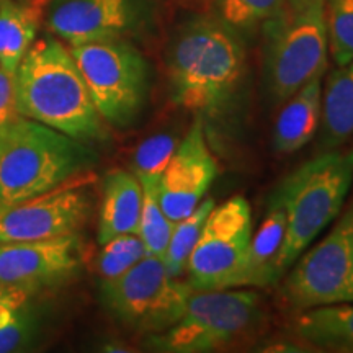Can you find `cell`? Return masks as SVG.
Segmentation results:
<instances>
[{
	"label": "cell",
	"instance_id": "cell-1",
	"mask_svg": "<svg viewBox=\"0 0 353 353\" xmlns=\"http://www.w3.org/2000/svg\"><path fill=\"white\" fill-rule=\"evenodd\" d=\"M165 63L170 100L201 120L206 134L239 123L249 68L237 30L219 17H190L172 34Z\"/></svg>",
	"mask_w": 353,
	"mask_h": 353
},
{
	"label": "cell",
	"instance_id": "cell-2",
	"mask_svg": "<svg viewBox=\"0 0 353 353\" xmlns=\"http://www.w3.org/2000/svg\"><path fill=\"white\" fill-rule=\"evenodd\" d=\"M15 99L21 117L70 138L83 143L107 138L76 59L54 38H41L26 51L15 72Z\"/></svg>",
	"mask_w": 353,
	"mask_h": 353
},
{
	"label": "cell",
	"instance_id": "cell-3",
	"mask_svg": "<svg viewBox=\"0 0 353 353\" xmlns=\"http://www.w3.org/2000/svg\"><path fill=\"white\" fill-rule=\"evenodd\" d=\"M94 162L87 143L19 114L0 131V205L50 192Z\"/></svg>",
	"mask_w": 353,
	"mask_h": 353
},
{
	"label": "cell",
	"instance_id": "cell-4",
	"mask_svg": "<svg viewBox=\"0 0 353 353\" xmlns=\"http://www.w3.org/2000/svg\"><path fill=\"white\" fill-rule=\"evenodd\" d=\"M353 182V152H322L290 174L275 195L286 211V231L276 260V278L301 257L341 213Z\"/></svg>",
	"mask_w": 353,
	"mask_h": 353
},
{
	"label": "cell",
	"instance_id": "cell-5",
	"mask_svg": "<svg viewBox=\"0 0 353 353\" xmlns=\"http://www.w3.org/2000/svg\"><path fill=\"white\" fill-rule=\"evenodd\" d=\"M263 322V309L255 291H193L183 316L161 334L148 339V347L167 353H206L239 342Z\"/></svg>",
	"mask_w": 353,
	"mask_h": 353
},
{
	"label": "cell",
	"instance_id": "cell-6",
	"mask_svg": "<svg viewBox=\"0 0 353 353\" xmlns=\"http://www.w3.org/2000/svg\"><path fill=\"white\" fill-rule=\"evenodd\" d=\"M103 121L126 128L138 120L149 92V65L125 39L70 46Z\"/></svg>",
	"mask_w": 353,
	"mask_h": 353
},
{
	"label": "cell",
	"instance_id": "cell-7",
	"mask_svg": "<svg viewBox=\"0 0 353 353\" xmlns=\"http://www.w3.org/2000/svg\"><path fill=\"white\" fill-rule=\"evenodd\" d=\"M193 288L172 276L156 255H145L123 275L101 281V301L121 324L161 334L183 316Z\"/></svg>",
	"mask_w": 353,
	"mask_h": 353
},
{
	"label": "cell",
	"instance_id": "cell-8",
	"mask_svg": "<svg viewBox=\"0 0 353 353\" xmlns=\"http://www.w3.org/2000/svg\"><path fill=\"white\" fill-rule=\"evenodd\" d=\"M265 87L273 103H285L299 88L327 69L329 34L325 6L290 12L265 26Z\"/></svg>",
	"mask_w": 353,
	"mask_h": 353
},
{
	"label": "cell",
	"instance_id": "cell-9",
	"mask_svg": "<svg viewBox=\"0 0 353 353\" xmlns=\"http://www.w3.org/2000/svg\"><path fill=\"white\" fill-rule=\"evenodd\" d=\"M250 239L252 214L244 196L214 205L185 265L193 291L242 286Z\"/></svg>",
	"mask_w": 353,
	"mask_h": 353
},
{
	"label": "cell",
	"instance_id": "cell-10",
	"mask_svg": "<svg viewBox=\"0 0 353 353\" xmlns=\"http://www.w3.org/2000/svg\"><path fill=\"white\" fill-rule=\"evenodd\" d=\"M293 265L281 286L291 311L353 303V206Z\"/></svg>",
	"mask_w": 353,
	"mask_h": 353
},
{
	"label": "cell",
	"instance_id": "cell-11",
	"mask_svg": "<svg viewBox=\"0 0 353 353\" xmlns=\"http://www.w3.org/2000/svg\"><path fill=\"white\" fill-rule=\"evenodd\" d=\"M95 175L82 172L50 192L0 205V244L32 242L74 234L88 219Z\"/></svg>",
	"mask_w": 353,
	"mask_h": 353
},
{
	"label": "cell",
	"instance_id": "cell-12",
	"mask_svg": "<svg viewBox=\"0 0 353 353\" xmlns=\"http://www.w3.org/2000/svg\"><path fill=\"white\" fill-rule=\"evenodd\" d=\"M48 28L70 46L123 39L149 15L148 0H51Z\"/></svg>",
	"mask_w": 353,
	"mask_h": 353
},
{
	"label": "cell",
	"instance_id": "cell-13",
	"mask_svg": "<svg viewBox=\"0 0 353 353\" xmlns=\"http://www.w3.org/2000/svg\"><path fill=\"white\" fill-rule=\"evenodd\" d=\"M218 175V164L211 154L205 126L195 118L192 128L159 180V203L167 218L176 223L200 205Z\"/></svg>",
	"mask_w": 353,
	"mask_h": 353
},
{
	"label": "cell",
	"instance_id": "cell-14",
	"mask_svg": "<svg viewBox=\"0 0 353 353\" xmlns=\"http://www.w3.org/2000/svg\"><path fill=\"white\" fill-rule=\"evenodd\" d=\"M81 265L76 232L44 241L0 244V285L25 291L69 278Z\"/></svg>",
	"mask_w": 353,
	"mask_h": 353
},
{
	"label": "cell",
	"instance_id": "cell-15",
	"mask_svg": "<svg viewBox=\"0 0 353 353\" xmlns=\"http://www.w3.org/2000/svg\"><path fill=\"white\" fill-rule=\"evenodd\" d=\"M143 187L134 174L113 169L105 175L99 218V244L114 236L138 231Z\"/></svg>",
	"mask_w": 353,
	"mask_h": 353
},
{
	"label": "cell",
	"instance_id": "cell-16",
	"mask_svg": "<svg viewBox=\"0 0 353 353\" xmlns=\"http://www.w3.org/2000/svg\"><path fill=\"white\" fill-rule=\"evenodd\" d=\"M322 76L314 77L286 100L273 130V149L293 154L314 138L321 123Z\"/></svg>",
	"mask_w": 353,
	"mask_h": 353
},
{
	"label": "cell",
	"instance_id": "cell-17",
	"mask_svg": "<svg viewBox=\"0 0 353 353\" xmlns=\"http://www.w3.org/2000/svg\"><path fill=\"white\" fill-rule=\"evenodd\" d=\"M293 332L319 350L353 353V303L299 311L294 317Z\"/></svg>",
	"mask_w": 353,
	"mask_h": 353
},
{
	"label": "cell",
	"instance_id": "cell-18",
	"mask_svg": "<svg viewBox=\"0 0 353 353\" xmlns=\"http://www.w3.org/2000/svg\"><path fill=\"white\" fill-rule=\"evenodd\" d=\"M286 231L283 203L273 193L262 226L250 239L249 254L242 276V286H263L276 283V260Z\"/></svg>",
	"mask_w": 353,
	"mask_h": 353
},
{
	"label": "cell",
	"instance_id": "cell-19",
	"mask_svg": "<svg viewBox=\"0 0 353 353\" xmlns=\"http://www.w3.org/2000/svg\"><path fill=\"white\" fill-rule=\"evenodd\" d=\"M321 151L329 152L353 136V61L330 72L321 101Z\"/></svg>",
	"mask_w": 353,
	"mask_h": 353
},
{
	"label": "cell",
	"instance_id": "cell-20",
	"mask_svg": "<svg viewBox=\"0 0 353 353\" xmlns=\"http://www.w3.org/2000/svg\"><path fill=\"white\" fill-rule=\"evenodd\" d=\"M41 12L32 3L0 0V68L15 74L37 37Z\"/></svg>",
	"mask_w": 353,
	"mask_h": 353
},
{
	"label": "cell",
	"instance_id": "cell-21",
	"mask_svg": "<svg viewBox=\"0 0 353 353\" xmlns=\"http://www.w3.org/2000/svg\"><path fill=\"white\" fill-rule=\"evenodd\" d=\"M143 187V206H141L139 224L136 234L141 237L149 255L162 257L169 244L174 223L167 218L161 203H159V180L157 175L138 176Z\"/></svg>",
	"mask_w": 353,
	"mask_h": 353
},
{
	"label": "cell",
	"instance_id": "cell-22",
	"mask_svg": "<svg viewBox=\"0 0 353 353\" xmlns=\"http://www.w3.org/2000/svg\"><path fill=\"white\" fill-rule=\"evenodd\" d=\"M218 17L237 32L268 26L288 15L286 0H213Z\"/></svg>",
	"mask_w": 353,
	"mask_h": 353
},
{
	"label": "cell",
	"instance_id": "cell-23",
	"mask_svg": "<svg viewBox=\"0 0 353 353\" xmlns=\"http://www.w3.org/2000/svg\"><path fill=\"white\" fill-rule=\"evenodd\" d=\"M213 208L214 200L206 198V200L200 201V205L188 216L174 223L169 244H167L164 255L161 257L172 276L179 278L185 272V265H187L190 254H192L193 247L200 237L203 224H205Z\"/></svg>",
	"mask_w": 353,
	"mask_h": 353
},
{
	"label": "cell",
	"instance_id": "cell-24",
	"mask_svg": "<svg viewBox=\"0 0 353 353\" xmlns=\"http://www.w3.org/2000/svg\"><path fill=\"white\" fill-rule=\"evenodd\" d=\"M145 247L136 232H126L114 236L101 244V250L97 259V270L101 280H112L130 270L141 259L145 257Z\"/></svg>",
	"mask_w": 353,
	"mask_h": 353
},
{
	"label": "cell",
	"instance_id": "cell-25",
	"mask_svg": "<svg viewBox=\"0 0 353 353\" xmlns=\"http://www.w3.org/2000/svg\"><path fill=\"white\" fill-rule=\"evenodd\" d=\"M329 46L337 65L353 61V0H327L325 3Z\"/></svg>",
	"mask_w": 353,
	"mask_h": 353
},
{
	"label": "cell",
	"instance_id": "cell-26",
	"mask_svg": "<svg viewBox=\"0 0 353 353\" xmlns=\"http://www.w3.org/2000/svg\"><path fill=\"white\" fill-rule=\"evenodd\" d=\"M175 151V138L169 134H159L144 141L134 154V175H157L169 164Z\"/></svg>",
	"mask_w": 353,
	"mask_h": 353
},
{
	"label": "cell",
	"instance_id": "cell-27",
	"mask_svg": "<svg viewBox=\"0 0 353 353\" xmlns=\"http://www.w3.org/2000/svg\"><path fill=\"white\" fill-rule=\"evenodd\" d=\"M19 114L15 99V74L0 68V131Z\"/></svg>",
	"mask_w": 353,
	"mask_h": 353
},
{
	"label": "cell",
	"instance_id": "cell-28",
	"mask_svg": "<svg viewBox=\"0 0 353 353\" xmlns=\"http://www.w3.org/2000/svg\"><path fill=\"white\" fill-rule=\"evenodd\" d=\"M26 321L21 316V311L7 324L0 325V353L12 352L25 342Z\"/></svg>",
	"mask_w": 353,
	"mask_h": 353
},
{
	"label": "cell",
	"instance_id": "cell-29",
	"mask_svg": "<svg viewBox=\"0 0 353 353\" xmlns=\"http://www.w3.org/2000/svg\"><path fill=\"white\" fill-rule=\"evenodd\" d=\"M325 3H327V0H286L288 10L293 13L307 10V8L316 6H325Z\"/></svg>",
	"mask_w": 353,
	"mask_h": 353
},
{
	"label": "cell",
	"instance_id": "cell-30",
	"mask_svg": "<svg viewBox=\"0 0 353 353\" xmlns=\"http://www.w3.org/2000/svg\"><path fill=\"white\" fill-rule=\"evenodd\" d=\"M30 3L37 8V10H39L43 13V8L48 6V3H51V0H30Z\"/></svg>",
	"mask_w": 353,
	"mask_h": 353
},
{
	"label": "cell",
	"instance_id": "cell-31",
	"mask_svg": "<svg viewBox=\"0 0 353 353\" xmlns=\"http://www.w3.org/2000/svg\"><path fill=\"white\" fill-rule=\"evenodd\" d=\"M2 293H3V285H0V296H2Z\"/></svg>",
	"mask_w": 353,
	"mask_h": 353
}]
</instances>
